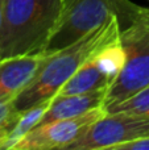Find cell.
I'll return each instance as SVG.
<instances>
[{"mask_svg": "<svg viewBox=\"0 0 149 150\" xmlns=\"http://www.w3.org/2000/svg\"><path fill=\"white\" fill-rule=\"evenodd\" d=\"M53 98H54V96H53ZM53 98L48 99V100H44V101H41V103L33 105L32 108L20 112V116H18L17 121L15 122V125L12 127V129L9 130V134H8V138H7V141H5L3 149L13 150L15 145L18 141L23 140L33 128H36L37 125L41 122L42 117L45 116V113L48 112L50 104H52Z\"/></svg>", "mask_w": 149, "mask_h": 150, "instance_id": "30bf717a", "label": "cell"}, {"mask_svg": "<svg viewBox=\"0 0 149 150\" xmlns=\"http://www.w3.org/2000/svg\"><path fill=\"white\" fill-rule=\"evenodd\" d=\"M110 88L111 82L102 73L95 62L94 57L89 59L62 87L55 95H75V93L90 92L99 88Z\"/></svg>", "mask_w": 149, "mask_h": 150, "instance_id": "9c48e42d", "label": "cell"}, {"mask_svg": "<svg viewBox=\"0 0 149 150\" xmlns=\"http://www.w3.org/2000/svg\"><path fill=\"white\" fill-rule=\"evenodd\" d=\"M62 8L63 0H4L0 61L45 53Z\"/></svg>", "mask_w": 149, "mask_h": 150, "instance_id": "7a4b0ae2", "label": "cell"}, {"mask_svg": "<svg viewBox=\"0 0 149 150\" xmlns=\"http://www.w3.org/2000/svg\"><path fill=\"white\" fill-rule=\"evenodd\" d=\"M107 92L108 88L104 87L84 93L55 95L40 124H46L54 120L82 116L98 107H103L106 98H107Z\"/></svg>", "mask_w": 149, "mask_h": 150, "instance_id": "ba28073f", "label": "cell"}, {"mask_svg": "<svg viewBox=\"0 0 149 150\" xmlns=\"http://www.w3.org/2000/svg\"><path fill=\"white\" fill-rule=\"evenodd\" d=\"M120 42L126 52L123 71L108 88L104 107L126 100L149 86V8L120 30Z\"/></svg>", "mask_w": 149, "mask_h": 150, "instance_id": "277c9868", "label": "cell"}, {"mask_svg": "<svg viewBox=\"0 0 149 150\" xmlns=\"http://www.w3.org/2000/svg\"><path fill=\"white\" fill-rule=\"evenodd\" d=\"M45 53L0 61V99H16L32 82L45 59Z\"/></svg>", "mask_w": 149, "mask_h": 150, "instance_id": "52a82bcc", "label": "cell"}, {"mask_svg": "<svg viewBox=\"0 0 149 150\" xmlns=\"http://www.w3.org/2000/svg\"><path fill=\"white\" fill-rule=\"evenodd\" d=\"M106 109H107L108 113L124 112V113L140 115V116L149 117V86L140 90L139 92L133 93L126 100H121L119 103L106 107Z\"/></svg>", "mask_w": 149, "mask_h": 150, "instance_id": "7c38bea8", "label": "cell"}, {"mask_svg": "<svg viewBox=\"0 0 149 150\" xmlns=\"http://www.w3.org/2000/svg\"><path fill=\"white\" fill-rule=\"evenodd\" d=\"M8 134H9V129H0V149H3V146H4Z\"/></svg>", "mask_w": 149, "mask_h": 150, "instance_id": "9a60e30c", "label": "cell"}, {"mask_svg": "<svg viewBox=\"0 0 149 150\" xmlns=\"http://www.w3.org/2000/svg\"><path fill=\"white\" fill-rule=\"evenodd\" d=\"M149 134V117L118 112L108 113L90 127L69 150H111L115 145Z\"/></svg>", "mask_w": 149, "mask_h": 150, "instance_id": "5b68a950", "label": "cell"}, {"mask_svg": "<svg viewBox=\"0 0 149 150\" xmlns=\"http://www.w3.org/2000/svg\"><path fill=\"white\" fill-rule=\"evenodd\" d=\"M94 59L112 86L126 65V52L120 42V37L100 49L94 55Z\"/></svg>", "mask_w": 149, "mask_h": 150, "instance_id": "8fae6325", "label": "cell"}, {"mask_svg": "<svg viewBox=\"0 0 149 150\" xmlns=\"http://www.w3.org/2000/svg\"><path fill=\"white\" fill-rule=\"evenodd\" d=\"M107 115L106 107H98L82 116L61 119L40 124L31 130L13 150H50L67 149L82 137L94 122Z\"/></svg>", "mask_w": 149, "mask_h": 150, "instance_id": "8992f818", "label": "cell"}, {"mask_svg": "<svg viewBox=\"0 0 149 150\" xmlns=\"http://www.w3.org/2000/svg\"><path fill=\"white\" fill-rule=\"evenodd\" d=\"M111 150H149V134L115 145Z\"/></svg>", "mask_w": 149, "mask_h": 150, "instance_id": "5bb4252c", "label": "cell"}, {"mask_svg": "<svg viewBox=\"0 0 149 150\" xmlns=\"http://www.w3.org/2000/svg\"><path fill=\"white\" fill-rule=\"evenodd\" d=\"M3 8H4V0H0V28H1V20H3Z\"/></svg>", "mask_w": 149, "mask_h": 150, "instance_id": "2e32d148", "label": "cell"}, {"mask_svg": "<svg viewBox=\"0 0 149 150\" xmlns=\"http://www.w3.org/2000/svg\"><path fill=\"white\" fill-rule=\"evenodd\" d=\"M143 8L129 0H63L60 23L45 53L69 46L112 16H118L121 24L128 25Z\"/></svg>", "mask_w": 149, "mask_h": 150, "instance_id": "3957f363", "label": "cell"}, {"mask_svg": "<svg viewBox=\"0 0 149 150\" xmlns=\"http://www.w3.org/2000/svg\"><path fill=\"white\" fill-rule=\"evenodd\" d=\"M121 23L112 16L107 23L89 32L71 45L53 53H45L41 69L32 82L15 99L16 108L25 111L55 96L61 87L100 49L120 37Z\"/></svg>", "mask_w": 149, "mask_h": 150, "instance_id": "6da1fadb", "label": "cell"}, {"mask_svg": "<svg viewBox=\"0 0 149 150\" xmlns=\"http://www.w3.org/2000/svg\"><path fill=\"white\" fill-rule=\"evenodd\" d=\"M20 116L15 99H0V129H12Z\"/></svg>", "mask_w": 149, "mask_h": 150, "instance_id": "4fadbf2b", "label": "cell"}]
</instances>
